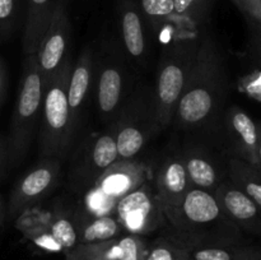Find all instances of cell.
<instances>
[{"label":"cell","mask_w":261,"mask_h":260,"mask_svg":"<svg viewBox=\"0 0 261 260\" xmlns=\"http://www.w3.org/2000/svg\"><path fill=\"white\" fill-rule=\"evenodd\" d=\"M226 216L247 233L261 236V206L227 178L213 193Z\"/></svg>","instance_id":"14"},{"label":"cell","mask_w":261,"mask_h":260,"mask_svg":"<svg viewBox=\"0 0 261 260\" xmlns=\"http://www.w3.org/2000/svg\"><path fill=\"white\" fill-rule=\"evenodd\" d=\"M70 27V18L66 10L65 0H59L50 24L41 40L38 50L36 51V59L45 84L69 56Z\"/></svg>","instance_id":"11"},{"label":"cell","mask_w":261,"mask_h":260,"mask_svg":"<svg viewBox=\"0 0 261 260\" xmlns=\"http://www.w3.org/2000/svg\"><path fill=\"white\" fill-rule=\"evenodd\" d=\"M212 0H175V38L191 37L211 9Z\"/></svg>","instance_id":"21"},{"label":"cell","mask_w":261,"mask_h":260,"mask_svg":"<svg viewBox=\"0 0 261 260\" xmlns=\"http://www.w3.org/2000/svg\"><path fill=\"white\" fill-rule=\"evenodd\" d=\"M46 223L51 236L61 250L70 251L78 246L79 232L75 211L58 206L48 214Z\"/></svg>","instance_id":"22"},{"label":"cell","mask_w":261,"mask_h":260,"mask_svg":"<svg viewBox=\"0 0 261 260\" xmlns=\"http://www.w3.org/2000/svg\"><path fill=\"white\" fill-rule=\"evenodd\" d=\"M180 155L193 188L214 193L227 180V160L222 161L209 148L188 144L180 150Z\"/></svg>","instance_id":"13"},{"label":"cell","mask_w":261,"mask_h":260,"mask_svg":"<svg viewBox=\"0 0 261 260\" xmlns=\"http://www.w3.org/2000/svg\"><path fill=\"white\" fill-rule=\"evenodd\" d=\"M148 247L149 245L140 235L125 233L115 241L116 260H144Z\"/></svg>","instance_id":"26"},{"label":"cell","mask_w":261,"mask_h":260,"mask_svg":"<svg viewBox=\"0 0 261 260\" xmlns=\"http://www.w3.org/2000/svg\"><path fill=\"white\" fill-rule=\"evenodd\" d=\"M119 153L115 130L89 135L74 153L69 172V186L76 194H87L96 186L102 173L116 161Z\"/></svg>","instance_id":"7"},{"label":"cell","mask_w":261,"mask_h":260,"mask_svg":"<svg viewBox=\"0 0 261 260\" xmlns=\"http://www.w3.org/2000/svg\"><path fill=\"white\" fill-rule=\"evenodd\" d=\"M7 87H8V75H7V69H5L4 63L0 59V106H2L3 101L5 98V93H7Z\"/></svg>","instance_id":"32"},{"label":"cell","mask_w":261,"mask_h":260,"mask_svg":"<svg viewBox=\"0 0 261 260\" xmlns=\"http://www.w3.org/2000/svg\"><path fill=\"white\" fill-rule=\"evenodd\" d=\"M150 181L166 218L177 209L193 188L180 152L166 155L153 171Z\"/></svg>","instance_id":"12"},{"label":"cell","mask_w":261,"mask_h":260,"mask_svg":"<svg viewBox=\"0 0 261 260\" xmlns=\"http://www.w3.org/2000/svg\"><path fill=\"white\" fill-rule=\"evenodd\" d=\"M73 63L66 58L59 70L46 82L38 129L41 155L63 160L73 143L70 139V111L68 86Z\"/></svg>","instance_id":"3"},{"label":"cell","mask_w":261,"mask_h":260,"mask_svg":"<svg viewBox=\"0 0 261 260\" xmlns=\"http://www.w3.org/2000/svg\"><path fill=\"white\" fill-rule=\"evenodd\" d=\"M114 214L127 233L143 236L168 226L165 212L149 180L119 199Z\"/></svg>","instance_id":"9"},{"label":"cell","mask_w":261,"mask_h":260,"mask_svg":"<svg viewBox=\"0 0 261 260\" xmlns=\"http://www.w3.org/2000/svg\"><path fill=\"white\" fill-rule=\"evenodd\" d=\"M78 222L79 245L99 244L116 240L127 233L115 214L92 216L86 209L75 211Z\"/></svg>","instance_id":"18"},{"label":"cell","mask_w":261,"mask_h":260,"mask_svg":"<svg viewBox=\"0 0 261 260\" xmlns=\"http://www.w3.org/2000/svg\"><path fill=\"white\" fill-rule=\"evenodd\" d=\"M252 37L251 47L254 54L256 55L257 61L261 64V25H251Z\"/></svg>","instance_id":"31"},{"label":"cell","mask_w":261,"mask_h":260,"mask_svg":"<svg viewBox=\"0 0 261 260\" xmlns=\"http://www.w3.org/2000/svg\"><path fill=\"white\" fill-rule=\"evenodd\" d=\"M149 180V171L143 163L133 160H117L97 181L94 189L117 203L119 199L137 190Z\"/></svg>","instance_id":"15"},{"label":"cell","mask_w":261,"mask_h":260,"mask_svg":"<svg viewBox=\"0 0 261 260\" xmlns=\"http://www.w3.org/2000/svg\"><path fill=\"white\" fill-rule=\"evenodd\" d=\"M93 53L91 48H84L79 55L76 63L71 69L70 79L68 86V102L70 111V139L74 143L79 122L83 114L84 105L91 89L93 79Z\"/></svg>","instance_id":"17"},{"label":"cell","mask_w":261,"mask_h":260,"mask_svg":"<svg viewBox=\"0 0 261 260\" xmlns=\"http://www.w3.org/2000/svg\"><path fill=\"white\" fill-rule=\"evenodd\" d=\"M58 3L59 0H27V14L23 32V51L25 56L36 54L38 50Z\"/></svg>","instance_id":"19"},{"label":"cell","mask_w":261,"mask_h":260,"mask_svg":"<svg viewBox=\"0 0 261 260\" xmlns=\"http://www.w3.org/2000/svg\"><path fill=\"white\" fill-rule=\"evenodd\" d=\"M257 160H259V168L261 170V135L259 134V144H257Z\"/></svg>","instance_id":"35"},{"label":"cell","mask_w":261,"mask_h":260,"mask_svg":"<svg viewBox=\"0 0 261 260\" xmlns=\"http://www.w3.org/2000/svg\"><path fill=\"white\" fill-rule=\"evenodd\" d=\"M218 126L229 153L228 157H236L259 168V129L252 117L244 109L233 105L224 110Z\"/></svg>","instance_id":"10"},{"label":"cell","mask_w":261,"mask_h":260,"mask_svg":"<svg viewBox=\"0 0 261 260\" xmlns=\"http://www.w3.org/2000/svg\"><path fill=\"white\" fill-rule=\"evenodd\" d=\"M257 129H259V134L261 135V124L257 125Z\"/></svg>","instance_id":"37"},{"label":"cell","mask_w":261,"mask_h":260,"mask_svg":"<svg viewBox=\"0 0 261 260\" xmlns=\"http://www.w3.org/2000/svg\"><path fill=\"white\" fill-rule=\"evenodd\" d=\"M257 25H261V7H260V17H259V23H257Z\"/></svg>","instance_id":"36"},{"label":"cell","mask_w":261,"mask_h":260,"mask_svg":"<svg viewBox=\"0 0 261 260\" xmlns=\"http://www.w3.org/2000/svg\"><path fill=\"white\" fill-rule=\"evenodd\" d=\"M19 10V0H0V40H7L14 32Z\"/></svg>","instance_id":"28"},{"label":"cell","mask_w":261,"mask_h":260,"mask_svg":"<svg viewBox=\"0 0 261 260\" xmlns=\"http://www.w3.org/2000/svg\"><path fill=\"white\" fill-rule=\"evenodd\" d=\"M5 203L4 200H3L2 195H0V227H2L3 224V221H4V217H5Z\"/></svg>","instance_id":"34"},{"label":"cell","mask_w":261,"mask_h":260,"mask_svg":"<svg viewBox=\"0 0 261 260\" xmlns=\"http://www.w3.org/2000/svg\"><path fill=\"white\" fill-rule=\"evenodd\" d=\"M198 43L199 41L191 37L175 38V42L163 51L153 88L155 115L161 129L172 124L193 66Z\"/></svg>","instance_id":"5"},{"label":"cell","mask_w":261,"mask_h":260,"mask_svg":"<svg viewBox=\"0 0 261 260\" xmlns=\"http://www.w3.org/2000/svg\"><path fill=\"white\" fill-rule=\"evenodd\" d=\"M240 12L249 20L250 25H257L260 17L261 0H232Z\"/></svg>","instance_id":"29"},{"label":"cell","mask_w":261,"mask_h":260,"mask_svg":"<svg viewBox=\"0 0 261 260\" xmlns=\"http://www.w3.org/2000/svg\"><path fill=\"white\" fill-rule=\"evenodd\" d=\"M43 88L45 83L36 54L27 55L7 140L8 162L12 166L19 165L30 149L42 111Z\"/></svg>","instance_id":"4"},{"label":"cell","mask_w":261,"mask_h":260,"mask_svg":"<svg viewBox=\"0 0 261 260\" xmlns=\"http://www.w3.org/2000/svg\"><path fill=\"white\" fill-rule=\"evenodd\" d=\"M189 247L166 235L148 247L144 260H189Z\"/></svg>","instance_id":"25"},{"label":"cell","mask_w":261,"mask_h":260,"mask_svg":"<svg viewBox=\"0 0 261 260\" xmlns=\"http://www.w3.org/2000/svg\"><path fill=\"white\" fill-rule=\"evenodd\" d=\"M140 12L155 31L162 30L175 15V0H140Z\"/></svg>","instance_id":"24"},{"label":"cell","mask_w":261,"mask_h":260,"mask_svg":"<svg viewBox=\"0 0 261 260\" xmlns=\"http://www.w3.org/2000/svg\"><path fill=\"white\" fill-rule=\"evenodd\" d=\"M227 178L261 206V170L236 157L227 158Z\"/></svg>","instance_id":"23"},{"label":"cell","mask_w":261,"mask_h":260,"mask_svg":"<svg viewBox=\"0 0 261 260\" xmlns=\"http://www.w3.org/2000/svg\"><path fill=\"white\" fill-rule=\"evenodd\" d=\"M143 14L133 0H124L120 7V30L125 50L132 58H144L147 53Z\"/></svg>","instance_id":"20"},{"label":"cell","mask_w":261,"mask_h":260,"mask_svg":"<svg viewBox=\"0 0 261 260\" xmlns=\"http://www.w3.org/2000/svg\"><path fill=\"white\" fill-rule=\"evenodd\" d=\"M110 126L115 130L119 160H133L161 129L153 89L139 86L126 96Z\"/></svg>","instance_id":"6"},{"label":"cell","mask_w":261,"mask_h":260,"mask_svg":"<svg viewBox=\"0 0 261 260\" xmlns=\"http://www.w3.org/2000/svg\"><path fill=\"white\" fill-rule=\"evenodd\" d=\"M115 241L99 244H82L70 250L66 260H116Z\"/></svg>","instance_id":"27"},{"label":"cell","mask_w":261,"mask_h":260,"mask_svg":"<svg viewBox=\"0 0 261 260\" xmlns=\"http://www.w3.org/2000/svg\"><path fill=\"white\" fill-rule=\"evenodd\" d=\"M246 89L250 96L261 102V69L249 76V81H246Z\"/></svg>","instance_id":"30"},{"label":"cell","mask_w":261,"mask_h":260,"mask_svg":"<svg viewBox=\"0 0 261 260\" xmlns=\"http://www.w3.org/2000/svg\"><path fill=\"white\" fill-rule=\"evenodd\" d=\"M126 98L125 71L112 60L102 63L97 76V107L102 120L111 124Z\"/></svg>","instance_id":"16"},{"label":"cell","mask_w":261,"mask_h":260,"mask_svg":"<svg viewBox=\"0 0 261 260\" xmlns=\"http://www.w3.org/2000/svg\"><path fill=\"white\" fill-rule=\"evenodd\" d=\"M60 175L61 160L43 157L13 186L8 200V216L17 219L23 213L37 206L53 193L59 184Z\"/></svg>","instance_id":"8"},{"label":"cell","mask_w":261,"mask_h":260,"mask_svg":"<svg viewBox=\"0 0 261 260\" xmlns=\"http://www.w3.org/2000/svg\"><path fill=\"white\" fill-rule=\"evenodd\" d=\"M8 162V143L0 134V176L4 171L5 163Z\"/></svg>","instance_id":"33"},{"label":"cell","mask_w":261,"mask_h":260,"mask_svg":"<svg viewBox=\"0 0 261 260\" xmlns=\"http://www.w3.org/2000/svg\"><path fill=\"white\" fill-rule=\"evenodd\" d=\"M229 91L226 60L212 37L200 38L173 121L185 130L219 124Z\"/></svg>","instance_id":"1"},{"label":"cell","mask_w":261,"mask_h":260,"mask_svg":"<svg viewBox=\"0 0 261 260\" xmlns=\"http://www.w3.org/2000/svg\"><path fill=\"white\" fill-rule=\"evenodd\" d=\"M168 236L189 249L242 244V231L226 216L211 191L191 188L167 217Z\"/></svg>","instance_id":"2"}]
</instances>
